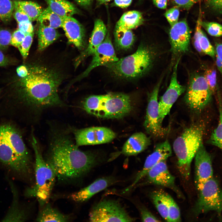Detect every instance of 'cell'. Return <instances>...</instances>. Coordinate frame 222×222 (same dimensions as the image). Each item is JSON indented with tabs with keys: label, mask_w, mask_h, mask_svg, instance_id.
I'll use <instances>...</instances> for the list:
<instances>
[{
	"label": "cell",
	"mask_w": 222,
	"mask_h": 222,
	"mask_svg": "<svg viewBox=\"0 0 222 222\" xmlns=\"http://www.w3.org/2000/svg\"><path fill=\"white\" fill-rule=\"evenodd\" d=\"M93 57L89 65L86 69L76 79L79 80L87 76L90 72L95 68L117 61V56L110 36L109 27L105 38L93 54Z\"/></svg>",
	"instance_id": "obj_13"
},
{
	"label": "cell",
	"mask_w": 222,
	"mask_h": 222,
	"mask_svg": "<svg viewBox=\"0 0 222 222\" xmlns=\"http://www.w3.org/2000/svg\"><path fill=\"white\" fill-rule=\"evenodd\" d=\"M28 72L27 68L26 65H23L18 67L16 69L18 76L23 77L25 76Z\"/></svg>",
	"instance_id": "obj_48"
},
{
	"label": "cell",
	"mask_w": 222,
	"mask_h": 222,
	"mask_svg": "<svg viewBox=\"0 0 222 222\" xmlns=\"http://www.w3.org/2000/svg\"><path fill=\"white\" fill-rule=\"evenodd\" d=\"M144 21L141 12L135 10H130L122 15L115 26L132 30L142 24Z\"/></svg>",
	"instance_id": "obj_28"
},
{
	"label": "cell",
	"mask_w": 222,
	"mask_h": 222,
	"mask_svg": "<svg viewBox=\"0 0 222 222\" xmlns=\"http://www.w3.org/2000/svg\"><path fill=\"white\" fill-rule=\"evenodd\" d=\"M171 146L167 140L157 144L154 151L146 158L142 169L137 175L134 181L126 189L132 188L144 178L149 171L159 162L166 160L171 155Z\"/></svg>",
	"instance_id": "obj_18"
},
{
	"label": "cell",
	"mask_w": 222,
	"mask_h": 222,
	"mask_svg": "<svg viewBox=\"0 0 222 222\" xmlns=\"http://www.w3.org/2000/svg\"><path fill=\"white\" fill-rule=\"evenodd\" d=\"M40 209L35 219L36 221L64 222L70 219L69 216L60 212L49 202Z\"/></svg>",
	"instance_id": "obj_24"
},
{
	"label": "cell",
	"mask_w": 222,
	"mask_h": 222,
	"mask_svg": "<svg viewBox=\"0 0 222 222\" xmlns=\"http://www.w3.org/2000/svg\"><path fill=\"white\" fill-rule=\"evenodd\" d=\"M12 35L8 30L0 29V50L6 49L10 44Z\"/></svg>",
	"instance_id": "obj_39"
},
{
	"label": "cell",
	"mask_w": 222,
	"mask_h": 222,
	"mask_svg": "<svg viewBox=\"0 0 222 222\" xmlns=\"http://www.w3.org/2000/svg\"><path fill=\"white\" fill-rule=\"evenodd\" d=\"M113 34L115 45L117 49L127 50L133 45L135 37L132 30L115 26Z\"/></svg>",
	"instance_id": "obj_25"
},
{
	"label": "cell",
	"mask_w": 222,
	"mask_h": 222,
	"mask_svg": "<svg viewBox=\"0 0 222 222\" xmlns=\"http://www.w3.org/2000/svg\"><path fill=\"white\" fill-rule=\"evenodd\" d=\"M26 34L18 28L12 34L10 44L18 48L23 40Z\"/></svg>",
	"instance_id": "obj_41"
},
{
	"label": "cell",
	"mask_w": 222,
	"mask_h": 222,
	"mask_svg": "<svg viewBox=\"0 0 222 222\" xmlns=\"http://www.w3.org/2000/svg\"><path fill=\"white\" fill-rule=\"evenodd\" d=\"M112 0H97L96 7H97L100 6L109 2Z\"/></svg>",
	"instance_id": "obj_54"
},
{
	"label": "cell",
	"mask_w": 222,
	"mask_h": 222,
	"mask_svg": "<svg viewBox=\"0 0 222 222\" xmlns=\"http://www.w3.org/2000/svg\"><path fill=\"white\" fill-rule=\"evenodd\" d=\"M117 182L116 179L111 176L98 178L87 186L71 193L68 197L76 202H84Z\"/></svg>",
	"instance_id": "obj_21"
},
{
	"label": "cell",
	"mask_w": 222,
	"mask_h": 222,
	"mask_svg": "<svg viewBox=\"0 0 222 222\" xmlns=\"http://www.w3.org/2000/svg\"><path fill=\"white\" fill-rule=\"evenodd\" d=\"M31 144L35 155L34 185L26 190L27 197L35 198L40 208L49 202L56 177L54 171L43 157L37 141L32 134Z\"/></svg>",
	"instance_id": "obj_5"
},
{
	"label": "cell",
	"mask_w": 222,
	"mask_h": 222,
	"mask_svg": "<svg viewBox=\"0 0 222 222\" xmlns=\"http://www.w3.org/2000/svg\"><path fill=\"white\" fill-rule=\"evenodd\" d=\"M31 21H25L18 23V29L26 35L32 33L34 28Z\"/></svg>",
	"instance_id": "obj_44"
},
{
	"label": "cell",
	"mask_w": 222,
	"mask_h": 222,
	"mask_svg": "<svg viewBox=\"0 0 222 222\" xmlns=\"http://www.w3.org/2000/svg\"><path fill=\"white\" fill-rule=\"evenodd\" d=\"M160 80L152 91L149 94L144 126L146 132L155 137H161L167 132L166 128L162 127L159 121L158 102V97Z\"/></svg>",
	"instance_id": "obj_11"
},
{
	"label": "cell",
	"mask_w": 222,
	"mask_h": 222,
	"mask_svg": "<svg viewBox=\"0 0 222 222\" xmlns=\"http://www.w3.org/2000/svg\"><path fill=\"white\" fill-rule=\"evenodd\" d=\"M76 145L78 147L109 142L116 136L111 129L103 127H93L74 130Z\"/></svg>",
	"instance_id": "obj_12"
},
{
	"label": "cell",
	"mask_w": 222,
	"mask_h": 222,
	"mask_svg": "<svg viewBox=\"0 0 222 222\" xmlns=\"http://www.w3.org/2000/svg\"><path fill=\"white\" fill-rule=\"evenodd\" d=\"M169 36L171 50L173 53H185L188 51L190 32L185 20L178 22L171 27Z\"/></svg>",
	"instance_id": "obj_17"
},
{
	"label": "cell",
	"mask_w": 222,
	"mask_h": 222,
	"mask_svg": "<svg viewBox=\"0 0 222 222\" xmlns=\"http://www.w3.org/2000/svg\"><path fill=\"white\" fill-rule=\"evenodd\" d=\"M15 10L13 16L18 23L25 21H32L29 17L24 12L20 10Z\"/></svg>",
	"instance_id": "obj_45"
},
{
	"label": "cell",
	"mask_w": 222,
	"mask_h": 222,
	"mask_svg": "<svg viewBox=\"0 0 222 222\" xmlns=\"http://www.w3.org/2000/svg\"><path fill=\"white\" fill-rule=\"evenodd\" d=\"M63 18L47 7L43 10L37 20L40 24L56 29L62 27Z\"/></svg>",
	"instance_id": "obj_31"
},
{
	"label": "cell",
	"mask_w": 222,
	"mask_h": 222,
	"mask_svg": "<svg viewBox=\"0 0 222 222\" xmlns=\"http://www.w3.org/2000/svg\"><path fill=\"white\" fill-rule=\"evenodd\" d=\"M13 2L14 10L23 12L31 21L37 20L43 10L40 6L34 2L21 0H16Z\"/></svg>",
	"instance_id": "obj_29"
},
{
	"label": "cell",
	"mask_w": 222,
	"mask_h": 222,
	"mask_svg": "<svg viewBox=\"0 0 222 222\" xmlns=\"http://www.w3.org/2000/svg\"><path fill=\"white\" fill-rule=\"evenodd\" d=\"M13 195L11 204L6 215L2 219L3 222H22L27 219V213L19 202L18 193L13 183L9 182Z\"/></svg>",
	"instance_id": "obj_23"
},
{
	"label": "cell",
	"mask_w": 222,
	"mask_h": 222,
	"mask_svg": "<svg viewBox=\"0 0 222 222\" xmlns=\"http://www.w3.org/2000/svg\"><path fill=\"white\" fill-rule=\"evenodd\" d=\"M162 161L154 166L145 176L148 183L168 188L173 191L180 198L183 195L175 184V177L169 172L166 162Z\"/></svg>",
	"instance_id": "obj_15"
},
{
	"label": "cell",
	"mask_w": 222,
	"mask_h": 222,
	"mask_svg": "<svg viewBox=\"0 0 222 222\" xmlns=\"http://www.w3.org/2000/svg\"><path fill=\"white\" fill-rule=\"evenodd\" d=\"M108 28L102 20L98 18L95 20L88 46L75 60L74 65L75 68L84 59L93 55L98 47L104 40Z\"/></svg>",
	"instance_id": "obj_19"
},
{
	"label": "cell",
	"mask_w": 222,
	"mask_h": 222,
	"mask_svg": "<svg viewBox=\"0 0 222 222\" xmlns=\"http://www.w3.org/2000/svg\"><path fill=\"white\" fill-rule=\"evenodd\" d=\"M219 100V119L218 124L211 134L208 143L222 150V102L220 98Z\"/></svg>",
	"instance_id": "obj_32"
},
{
	"label": "cell",
	"mask_w": 222,
	"mask_h": 222,
	"mask_svg": "<svg viewBox=\"0 0 222 222\" xmlns=\"http://www.w3.org/2000/svg\"></svg>",
	"instance_id": "obj_55"
},
{
	"label": "cell",
	"mask_w": 222,
	"mask_h": 222,
	"mask_svg": "<svg viewBox=\"0 0 222 222\" xmlns=\"http://www.w3.org/2000/svg\"><path fill=\"white\" fill-rule=\"evenodd\" d=\"M48 7L60 16H72L79 12L78 9L72 3L67 0H45Z\"/></svg>",
	"instance_id": "obj_27"
},
{
	"label": "cell",
	"mask_w": 222,
	"mask_h": 222,
	"mask_svg": "<svg viewBox=\"0 0 222 222\" xmlns=\"http://www.w3.org/2000/svg\"><path fill=\"white\" fill-rule=\"evenodd\" d=\"M207 4L212 9L222 13V0H206Z\"/></svg>",
	"instance_id": "obj_46"
},
{
	"label": "cell",
	"mask_w": 222,
	"mask_h": 222,
	"mask_svg": "<svg viewBox=\"0 0 222 222\" xmlns=\"http://www.w3.org/2000/svg\"><path fill=\"white\" fill-rule=\"evenodd\" d=\"M0 163L15 175L29 177L33 172L31 158L20 130L14 124H0Z\"/></svg>",
	"instance_id": "obj_3"
},
{
	"label": "cell",
	"mask_w": 222,
	"mask_h": 222,
	"mask_svg": "<svg viewBox=\"0 0 222 222\" xmlns=\"http://www.w3.org/2000/svg\"><path fill=\"white\" fill-rule=\"evenodd\" d=\"M153 4L158 8L164 9L167 6V0H152Z\"/></svg>",
	"instance_id": "obj_50"
},
{
	"label": "cell",
	"mask_w": 222,
	"mask_h": 222,
	"mask_svg": "<svg viewBox=\"0 0 222 222\" xmlns=\"http://www.w3.org/2000/svg\"><path fill=\"white\" fill-rule=\"evenodd\" d=\"M212 93L204 76L194 74L190 79L184 100L191 109L200 111L209 103Z\"/></svg>",
	"instance_id": "obj_10"
},
{
	"label": "cell",
	"mask_w": 222,
	"mask_h": 222,
	"mask_svg": "<svg viewBox=\"0 0 222 222\" xmlns=\"http://www.w3.org/2000/svg\"><path fill=\"white\" fill-rule=\"evenodd\" d=\"M153 52L146 45L141 44L133 54L105 66L118 78L136 79L143 76L150 69L154 58Z\"/></svg>",
	"instance_id": "obj_6"
},
{
	"label": "cell",
	"mask_w": 222,
	"mask_h": 222,
	"mask_svg": "<svg viewBox=\"0 0 222 222\" xmlns=\"http://www.w3.org/2000/svg\"><path fill=\"white\" fill-rule=\"evenodd\" d=\"M216 55L222 63V44L218 43L216 47Z\"/></svg>",
	"instance_id": "obj_52"
},
{
	"label": "cell",
	"mask_w": 222,
	"mask_h": 222,
	"mask_svg": "<svg viewBox=\"0 0 222 222\" xmlns=\"http://www.w3.org/2000/svg\"><path fill=\"white\" fill-rule=\"evenodd\" d=\"M200 23L203 27L210 35L215 37L222 35V25L216 22L203 21Z\"/></svg>",
	"instance_id": "obj_35"
},
{
	"label": "cell",
	"mask_w": 222,
	"mask_h": 222,
	"mask_svg": "<svg viewBox=\"0 0 222 222\" xmlns=\"http://www.w3.org/2000/svg\"><path fill=\"white\" fill-rule=\"evenodd\" d=\"M195 157V184L199 191L205 183L213 177L211 157L202 143Z\"/></svg>",
	"instance_id": "obj_16"
},
{
	"label": "cell",
	"mask_w": 222,
	"mask_h": 222,
	"mask_svg": "<svg viewBox=\"0 0 222 222\" xmlns=\"http://www.w3.org/2000/svg\"><path fill=\"white\" fill-rule=\"evenodd\" d=\"M176 6L186 10L190 9L195 3L202 0H172Z\"/></svg>",
	"instance_id": "obj_42"
},
{
	"label": "cell",
	"mask_w": 222,
	"mask_h": 222,
	"mask_svg": "<svg viewBox=\"0 0 222 222\" xmlns=\"http://www.w3.org/2000/svg\"><path fill=\"white\" fill-rule=\"evenodd\" d=\"M141 219L143 222H159L160 220L145 208L140 209Z\"/></svg>",
	"instance_id": "obj_43"
},
{
	"label": "cell",
	"mask_w": 222,
	"mask_h": 222,
	"mask_svg": "<svg viewBox=\"0 0 222 222\" xmlns=\"http://www.w3.org/2000/svg\"><path fill=\"white\" fill-rule=\"evenodd\" d=\"M14 10L13 2L11 0H0V19L5 23L11 19Z\"/></svg>",
	"instance_id": "obj_33"
},
{
	"label": "cell",
	"mask_w": 222,
	"mask_h": 222,
	"mask_svg": "<svg viewBox=\"0 0 222 222\" xmlns=\"http://www.w3.org/2000/svg\"><path fill=\"white\" fill-rule=\"evenodd\" d=\"M26 65L27 73L14 84L8 107L35 117L47 109L65 106L58 92L64 79L62 69L40 61Z\"/></svg>",
	"instance_id": "obj_1"
},
{
	"label": "cell",
	"mask_w": 222,
	"mask_h": 222,
	"mask_svg": "<svg viewBox=\"0 0 222 222\" xmlns=\"http://www.w3.org/2000/svg\"><path fill=\"white\" fill-rule=\"evenodd\" d=\"M199 43L202 52L212 57H215V49L202 29L200 33Z\"/></svg>",
	"instance_id": "obj_36"
},
{
	"label": "cell",
	"mask_w": 222,
	"mask_h": 222,
	"mask_svg": "<svg viewBox=\"0 0 222 222\" xmlns=\"http://www.w3.org/2000/svg\"><path fill=\"white\" fill-rule=\"evenodd\" d=\"M216 65L219 70L222 74V63L216 55Z\"/></svg>",
	"instance_id": "obj_53"
},
{
	"label": "cell",
	"mask_w": 222,
	"mask_h": 222,
	"mask_svg": "<svg viewBox=\"0 0 222 222\" xmlns=\"http://www.w3.org/2000/svg\"><path fill=\"white\" fill-rule=\"evenodd\" d=\"M166 197L168 205V222H180V213L178 205L172 198L167 193Z\"/></svg>",
	"instance_id": "obj_34"
},
{
	"label": "cell",
	"mask_w": 222,
	"mask_h": 222,
	"mask_svg": "<svg viewBox=\"0 0 222 222\" xmlns=\"http://www.w3.org/2000/svg\"><path fill=\"white\" fill-rule=\"evenodd\" d=\"M46 162L56 178L63 181L83 178L103 160L96 154L80 150L74 143L67 130L51 128Z\"/></svg>",
	"instance_id": "obj_2"
},
{
	"label": "cell",
	"mask_w": 222,
	"mask_h": 222,
	"mask_svg": "<svg viewBox=\"0 0 222 222\" xmlns=\"http://www.w3.org/2000/svg\"><path fill=\"white\" fill-rule=\"evenodd\" d=\"M83 107L88 113L106 118H121L133 108L130 96L121 93L90 96L84 100Z\"/></svg>",
	"instance_id": "obj_4"
},
{
	"label": "cell",
	"mask_w": 222,
	"mask_h": 222,
	"mask_svg": "<svg viewBox=\"0 0 222 222\" xmlns=\"http://www.w3.org/2000/svg\"><path fill=\"white\" fill-rule=\"evenodd\" d=\"M203 129L194 125L186 129L175 140L173 148L178 159V166L181 174L189 179L192 160L202 143Z\"/></svg>",
	"instance_id": "obj_7"
},
{
	"label": "cell",
	"mask_w": 222,
	"mask_h": 222,
	"mask_svg": "<svg viewBox=\"0 0 222 222\" xmlns=\"http://www.w3.org/2000/svg\"><path fill=\"white\" fill-rule=\"evenodd\" d=\"M33 35L34 32L26 35L21 44L18 48L24 60L27 58L28 55L32 42Z\"/></svg>",
	"instance_id": "obj_37"
},
{
	"label": "cell",
	"mask_w": 222,
	"mask_h": 222,
	"mask_svg": "<svg viewBox=\"0 0 222 222\" xmlns=\"http://www.w3.org/2000/svg\"><path fill=\"white\" fill-rule=\"evenodd\" d=\"M199 192L194 209L195 215L210 211L220 216L222 212V191L217 180L213 177L206 181Z\"/></svg>",
	"instance_id": "obj_8"
},
{
	"label": "cell",
	"mask_w": 222,
	"mask_h": 222,
	"mask_svg": "<svg viewBox=\"0 0 222 222\" xmlns=\"http://www.w3.org/2000/svg\"><path fill=\"white\" fill-rule=\"evenodd\" d=\"M76 3L80 6L85 8H88L91 5L94 0H75Z\"/></svg>",
	"instance_id": "obj_51"
},
{
	"label": "cell",
	"mask_w": 222,
	"mask_h": 222,
	"mask_svg": "<svg viewBox=\"0 0 222 222\" xmlns=\"http://www.w3.org/2000/svg\"><path fill=\"white\" fill-rule=\"evenodd\" d=\"M10 60L0 50V67L6 66L10 64Z\"/></svg>",
	"instance_id": "obj_49"
},
{
	"label": "cell",
	"mask_w": 222,
	"mask_h": 222,
	"mask_svg": "<svg viewBox=\"0 0 222 222\" xmlns=\"http://www.w3.org/2000/svg\"><path fill=\"white\" fill-rule=\"evenodd\" d=\"M133 0H114L111 6L122 8H125L129 6L131 4Z\"/></svg>",
	"instance_id": "obj_47"
},
{
	"label": "cell",
	"mask_w": 222,
	"mask_h": 222,
	"mask_svg": "<svg viewBox=\"0 0 222 222\" xmlns=\"http://www.w3.org/2000/svg\"><path fill=\"white\" fill-rule=\"evenodd\" d=\"M166 192L161 189L153 191L150 196L153 203L161 216L168 222V210Z\"/></svg>",
	"instance_id": "obj_30"
},
{
	"label": "cell",
	"mask_w": 222,
	"mask_h": 222,
	"mask_svg": "<svg viewBox=\"0 0 222 222\" xmlns=\"http://www.w3.org/2000/svg\"><path fill=\"white\" fill-rule=\"evenodd\" d=\"M62 27L69 43L82 51L86 47L85 31L83 26L72 16L64 17Z\"/></svg>",
	"instance_id": "obj_20"
},
{
	"label": "cell",
	"mask_w": 222,
	"mask_h": 222,
	"mask_svg": "<svg viewBox=\"0 0 222 222\" xmlns=\"http://www.w3.org/2000/svg\"><path fill=\"white\" fill-rule=\"evenodd\" d=\"M179 14V10L176 7L171 8L165 12V16L171 27L178 22Z\"/></svg>",
	"instance_id": "obj_40"
},
{
	"label": "cell",
	"mask_w": 222,
	"mask_h": 222,
	"mask_svg": "<svg viewBox=\"0 0 222 222\" xmlns=\"http://www.w3.org/2000/svg\"><path fill=\"white\" fill-rule=\"evenodd\" d=\"M179 60L174 67L169 85L158 102L159 121L161 125L165 116L169 114L173 104L186 89L185 86L179 84L177 79Z\"/></svg>",
	"instance_id": "obj_14"
},
{
	"label": "cell",
	"mask_w": 222,
	"mask_h": 222,
	"mask_svg": "<svg viewBox=\"0 0 222 222\" xmlns=\"http://www.w3.org/2000/svg\"><path fill=\"white\" fill-rule=\"evenodd\" d=\"M150 143V138L143 133H134L124 145L121 153L127 156L136 155L146 149Z\"/></svg>",
	"instance_id": "obj_22"
},
{
	"label": "cell",
	"mask_w": 222,
	"mask_h": 222,
	"mask_svg": "<svg viewBox=\"0 0 222 222\" xmlns=\"http://www.w3.org/2000/svg\"><path fill=\"white\" fill-rule=\"evenodd\" d=\"M91 222H132L131 217L118 201L104 199L94 205L89 215Z\"/></svg>",
	"instance_id": "obj_9"
},
{
	"label": "cell",
	"mask_w": 222,
	"mask_h": 222,
	"mask_svg": "<svg viewBox=\"0 0 222 222\" xmlns=\"http://www.w3.org/2000/svg\"><path fill=\"white\" fill-rule=\"evenodd\" d=\"M38 50H44L60 36L56 29L40 24L37 31Z\"/></svg>",
	"instance_id": "obj_26"
},
{
	"label": "cell",
	"mask_w": 222,
	"mask_h": 222,
	"mask_svg": "<svg viewBox=\"0 0 222 222\" xmlns=\"http://www.w3.org/2000/svg\"><path fill=\"white\" fill-rule=\"evenodd\" d=\"M204 76L212 92H213L216 89V71L212 69L207 70L205 73Z\"/></svg>",
	"instance_id": "obj_38"
}]
</instances>
